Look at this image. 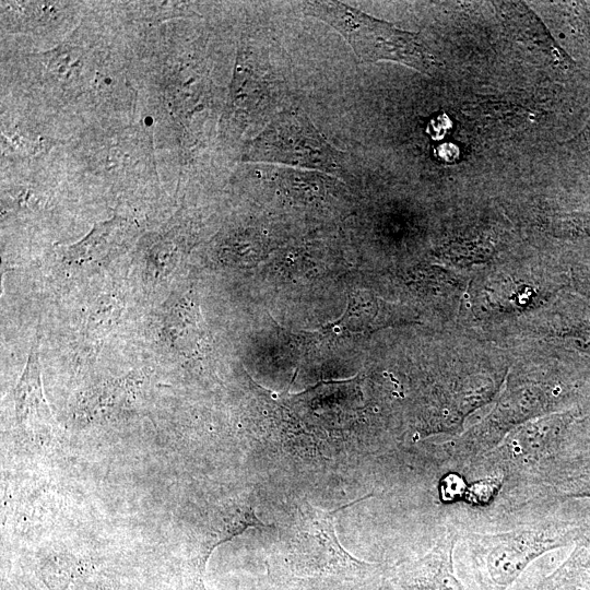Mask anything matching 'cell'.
Listing matches in <instances>:
<instances>
[{
  "mask_svg": "<svg viewBox=\"0 0 590 590\" xmlns=\"http://www.w3.org/2000/svg\"><path fill=\"white\" fill-rule=\"evenodd\" d=\"M578 416L574 409L524 422L505 435L502 451L516 463H532L558 449Z\"/></svg>",
  "mask_w": 590,
  "mask_h": 590,
  "instance_id": "8992f818",
  "label": "cell"
},
{
  "mask_svg": "<svg viewBox=\"0 0 590 590\" xmlns=\"http://www.w3.org/2000/svg\"><path fill=\"white\" fill-rule=\"evenodd\" d=\"M456 535H445L423 557L388 568L384 590H464L455 573Z\"/></svg>",
  "mask_w": 590,
  "mask_h": 590,
  "instance_id": "5b68a950",
  "label": "cell"
},
{
  "mask_svg": "<svg viewBox=\"0 0 590 590\" xmlns=\"http://www.w3.org/2000/svg\"><path fill=\"white\" fill-rule=\"evenodd\" d=\"M15 411L21 424L31 429H48L52 416L45 400L37 346L33 345L23 374L14 390Z\"/></svg>",
  "mask_w": 590,
  "mask_h": 590,
  "instance_id": "52a82bcc",
  "label": "cell"
},
{
  "mask_svg": "<svg viewBox=\"0 0 590 590\" xmlns=\"http://www.w3.org/2000/svg\"><path fill=\"white\" fill-rule=\"evenodd\" d=\"M362 497L333 511L307 502L297 506L285 541L270 566L275 582L295 590H370L380 587L386 571L381 564L368 563L345 551L334 530V515Z\"/></svg>",
  "mask_w": 590,
  "mask_h": 590,
  "instance_id": "6da1fadb",
  "label": "cell"
},
{
  "mask_svg": "<svg viewBox=\"0 0 590 590\" xmlns=\"http://www.w3.org/2000/svg\"><path fill=\"white\" fill-rule=\"evenodd\" d=\"M251 527L268 528L256 517L249 505L233 504L215 512L206 527L205 542L201 543L197 555L196 567L199 576L203 575L206 560L216 546Z\"/></svg>",
  "mask_w": 590,
  "mask_h": 590,
  "instance_id": "9c48e42d",
  "label": "cell"
},
{
  "mask_svg": "<svg viewBox=\"0 0 590 590\" xmlns=\"http://www.w3.org/2000/svg\"><path fill=\"white\" fill-rule=\"evenodd\" d=\"M563 492L566 497L590 499V457L566 480Z\"/></svg>",
  "mask_w": 590,
  "mask_h": 590,
  "instance_id": "8fae6325",
  "label": "cell"
},
{
  "mask_svg": "<svg viewBox=\"0 0 590 590\" xmlns=\"http://www.w3.org/2000/svg\"><path fill=\"white\" fill-rule=\"evenodd\" d=\"M305 14L335 28L363 62L394 61L424 74H433L435 60L418 34L363 13L335 1L304 2Z\"/></svg>",
  "mask_w": 590,
  "mask_h": 590,
  "instance_id": "3957f363",
  "label": "cell"
},
{
  "mask_svg": "<svg viewBox=\"0 0 590 590\" xmlns=\"http://www.w3.org/2000/svg\"><path fill=\"white\" fill-rule=\"evenodd\" d=\"M246 158L338 173L341 172L342 155L317 132L306 117L290 113L272 122L251 142Z\"/></svg>",
  "mask_w": 590,
  "mask_h": 590,
  "instance_id": "277c9868",
  "label": "cell"
},
{
  "mask_svg": "<svg viewBox=\"0 0 590 590\" xmlns=\"http://www.w3.org/2000/svg\"><path fill=\"white\" fill-rule=\"evenodd\" d=\"M508 590H590V551H573L555 569L520 577Z\"/></svg>",
  "mask_w": 590,
  "mask_h": 590,
  "instance_id": "ba28073f",
  "label": "cell"
},
{
  "mask_svg": "<svg viewBox=\"0 0 590 590\" xmlns=\"http://www.w3.org/2000/svg\"><path fill=\"white\" fill-rule=\"evenodd\" d=\"M115 219L97 224L93 231L79 243L68 246L66 257L72 261H90L106 255L111 246L114 233L118 229Z\"/></svg>",
  "mask_w": 590,
  "mask_h": 590,
  "instance_id": "30bf717a",
  "label": "cell"
},
{
  "mask_svg": "<svg viewBox=\"0 0 590 590\" xmlns=\"http://www.w3.org/2000/svg\"><path fill=\"white\" fill-rule=\"evenodd\" d=\"M467 485L461 476L458 474L446 475L439 486L440 497L444 502H452L457 498L464 497L467 492Z\"/></svg>",
  "mask_w": 590,
  "mask_h": 590,
  "instance_id": "4fadbf2b",
  "label": "cell"
},
{
  "mask_svg": "<svg viewBox=\"0 0 590 590\" xmlns=\"http://www.w3.org/2000/svg\"><path fill=\"white\" fill-rule=\"evenodd\" d=\"M502 486V480L489 477L479 480L467 487L464 497L470 504L484 505L488 503Z\"/></svg>",
  "mask_w": 590,
  "mask_h": 590,
  "instance_id": "7c38bea8",
  "label": "cell"
},
{
  "mask_svg": "<svg viewBox=\"0 0 590 590\" xmlns=\"http://www.w3.org/2000/svg\"><path fill=\"white\" fill-rule=\"evenodd\" d=\"M376 590H384V589H382V586H380V587H379L378 589H376Z\"/></svg>",
  "mask_w": 590,
  "mask_h": 590,
  "instance_id": "5bb4252c",
  "label": "cell"
},
{
  "mask_svg": "<svg viewBox=\"0 0 590 590\" xmlns=\"http://www.w3.org/2000/svg\"><path fill=\"white\" fill-rule=\"evenodd\" d=\"M590 534L574 522L519 528L468 538L471 577L477 590H508L547 552L576 545Z\"/></svg>",
  "mask_w": 590,
  "mask_h": 590,
  "instance_id": "7a4b0ae2",
  "label": "cell"
}]
</instances>
